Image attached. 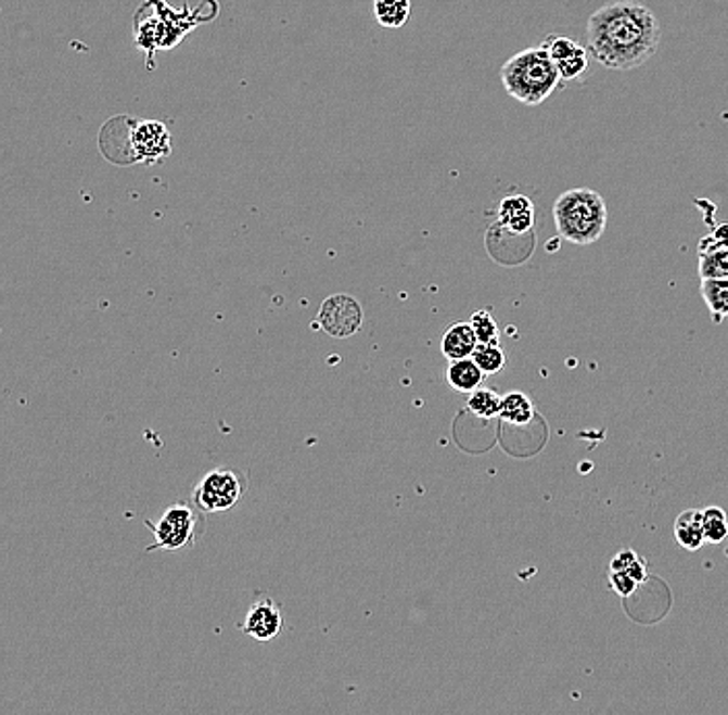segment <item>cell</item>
<instances>
[{"label":"cell","instance_id":"obj_1","mask_svg":"<svg viewBox=\"0 0 728 715\" xmlns=\"http://www.w3.org/2000/svg\"><path fill=\"white\" fill-rule=\"evenodd\" d=\"M659 17L640 2H606L588 17L586 48L596 61L611 71H636L661 48Z\"/></svg>","mask_w":728,"mask_h":715},{"label":"cell","instance_id":"obj_2","mask_svg":"<svg viewBox=\"0 0 728 715\" xmlns=\"http://www.w3.org/2000/svg\"><path fill=\"white\" fill-rule=\"evenodd\" d=\"M499 77L509 98L524 106H540L561 86V75L542 43L529 46L509 56L499 71Z\"/></svg>","mask_w":728,"mask_h":715},{"label":"cell","instance_id":"obj_3","mask_svg":"<svg viewBox=\"0 0 728 715\" xmlns=\"http://www.w3.org/2000/svg\"><path fill=\"white\" fill-rule=\"evenodd\" d=\"M552 216L559 237L577 246L595 244L606 230V203L592 189H570L557 196Z\"/></svg>","mask_w":728,"mask_h":715},{"label":"cell","instance_id":"obj_4","mask_svg":"<svg viewBox=\"0 0 728 715\" xmlns=\"http://www.w3.org/2000/svg\"><path fill=\"white\" fill-rule=\"evenodd\" d=\"M197 513L187 505H173L168 507L162 518L157 521H145V525L154 532L155 542L148 548V552L154 550H168L178 552L195 544L197 538Z\"/></svg>","mask_w":728,"mask_h":715},{"label":"cell","instance_id":"obj_5","mask_svg":"<svg viewBox=\"0 0 728 715\" xmlns=\"http://www.w3.org/2000/svg\"><path fill=\"white\" fill-rule=\"evenodd\" d=\"M246 480L234 470H212L201 477L193 502L205 513H221L230 511L243 499Z\"/></svg>","mask_w":728,"mask_h":715},{"label":"cell","instance_id":"obj_6","mask_svg":"<svg viewBox=\"0 0 728 715\" xmlns=\"http://www.w3.org/2000/svg\"><path fill=\"white\" fill-rule=\"evenodd\" d=\"M362 306L348 294H333L321 304L317 325L331 337H353L362 327Z\"/></svg>","mask_w":728,"mask_h":715},{"label":"cell","instance_id":"obj_7","mask_svg":"<svg viewBox=\"0 0 728 715\" xmlns=\"http://www.w3.org/2000/svg\"><path fill=\"white\" fill-rule=\"evenodd\" d=\"M542 48L549 52L552 65L559 71L561 81H577L588 73V48L575 42L574 38L551 34L542 40Z\"/></svg>","mask_w":728,"mask_h":715},{"label":"cell","instance_id":"obj_8","mask_svg":"<svg viewBox=\"0 0 728 715\" xmlns=\"http://www.w3.org/2000/svg\"><path fill=\"white\" fill-rule=\"evenodd\" d=\"M131 152L135 162L155 164L170 155V132L155 120H135L131 129Z\"/></svg>","mask_w":728,"mask_h":715},{"label":"cell","instance_id":"obj_9","mask_svg":"<svg viewBox=\"0 0 728 715\" xmlns=\"http://www.w3.org/2000/svg\"><path fill=\"white\" fill-rule=\"evenodd\" d=\"M241 629L255 641H271L284 630V614L271 598H261L248 608Z\"/></svg>","mask_w":728,"mask_h":715},{"label":"cell","instance_id":"obj_10","mask_svg":"<svg viewBox=\"0 0 728 715\" xmlns=\"http://www.w3.org/2000/svg\"><path fill=\"white\" fill-rule=\"evenodd\" d=\"M499 226L511 237H526L534 230V205L528 196L511 195L499 205Z\"/></svg>","mask_w":728,"mask_h":715},{"label":"cell","instance_id":"obj_11","mask_svg":"<svg viewBox=\"0 0 728 715\" xmlns=\"http://www.w3.org/2000/svg\"><path fill=\"white\" fill-rule=\"evenodd\" d=\"M673 534H675V540L681 548L689 550V552H698L706 544L704 511L687 509L684 513H679L677 520H675V525H673Z\"/></svg>","mask_w":728,"mask_h":715},{"label":"cell","instance_id":"obj_12","mask_svg":"<svg viewBox=\"0 0 728 715\" xmlns=\"http://www.w3.org/2000/svg\"><path fill=\"white\" fill-rule=\"evenodd\" d=\"M478 347V337L470 323H454L443 333L442 352L449 360L472 358Z\"/></svg>","mask_w":728,"mask_h":715},{"label":"cell","instance_id":"obj_13","mask_svg":"<svg viewBox=\"0 0 728 715\" xmlns=\"http://www.w3.org/2000/svg\"><path fill=\"white\" fill-rule=\"evenodd\" d=\"M485 376V372L472 358L449 360V367L445 370L447 385L451 390L458 391V393H474V391L481 390Z\"/></svg>","mask_w":728,"mask_h":715},{"label":"cell","instance_id":"obj_14","mask_svg":"<svg viewBox=\"0 0 728 715\" xmlns=\"http://www.w3.org/2000/svg\"><path fill=\"white\" fill-rule=\"evenodd\" d=\"M499 418L506 420L509 424L515 426H526L534 418V406L529 401L528 395L522 391H509L501 397V412Z\"/></svg>","mask_w":728,"mask_h":715},{"label":"cell","instance_id":"obj_15","mask_svg":"<svg viewBox=\"0 0 728 715\" xmlns=\"http://www.w3.org/2000/svg\"><path fill=\"white\" fill-rule=\"evenodd\" d=\"M375 20L385 29H399L408 22L412 2L410 0H373Z\"/></svg>","mask_w":728,"mask_h":715},{"label":"cell","instance_id":"obj_16","mask_svg":"<svg viewBox=\"0 0 728 715\" xmlns=\"http://www.w3.org/2000/svg\"><path fill=\"white\" fill-rule=\"evenodd\" d=\"M702 298L706 303L714 323H720L728 317V280H702Z\"/></svg>","mask_w":728,"mask_h":715},{"label":"cell","instance_id":"obj_17","mask_svg":"<svg viewBox=\"0 0 728 715\" xmlns=\"http://www.w3.org/2000/svg\"><path fill=\"white\" fill-rule=\"evenodd\" d=\"M698 255L700 280H728V248H712Z\"/></svg>","mask_w":728,"mask_h":715},{"label":"cell","instance_id":"obj_18","mask_svg":"<svg viewBox=\"0 0 728 715\" xmlns=\"http://www.w3.org/2000/svg\"><path fill=\"white\" fill-rule=\"evenodd\" d=\"M468 412L481 420H493L501 412V397L493 390H476L468 399Z\"/></svg>","mask_w":728,"mask_h":715},{"label":"cell","instance_id":"obj_19","mask_svg":"<svg viewBox=\"0 0 728 715\" xmlns=\"http://www.w3.org/2000/svg\"><path fill=\"white\" fill-rule=\"evenodd\" d=\"M472 360L481 367L486 376L501 372L508 362L506 352L499 344H478L476 352L472 354Z\"/></svg>","mask_w":728,"mask_h":715},{"label":"cell","instance_id":"obj_20","mask_svg":"<svg viewBox=\"0 0 728 715\" xmlns=\"http://www.w3.org/2000/svg\"><path fill=\"white\" fill-rule=\"evenodd\" d=\"M704 511V536L707 544H723L728 538V518L723 507H706Z\"/></svg>","mask_w":728,"mask_h":715},{"label":"cell","instance_id":"obj_21","mask_svg":"<svg viewBox=\"0 0 728 715\" xmlns=\"http://www.w3.org/2000/svg\"><path fill=\"white\" fill-rule=\"evenodd\" d=\"M611 571L625 573V575H629L638 584L646 582V577H648L646 561H641L640 554L634 552V550H621L618 554H615V559L611 561Z\"/></svg>","mask_w":728,"mask_h":715},{"label":"cell","instance_id":"obj_22","mask_svg":"<svg viewBox=\"0 0 728 715\" xmlns=\"http://www.w3.org/2000/svg\"><path fill=\"white\" fill-rule=\"evenodd\" d=\"M470 325L478 337V344H497L499 342V325L488 310L474 312L472 319H470Z\"/></svg>","mask_w":728,"mask_h":715},{"label":"cell","instance_id":"obj_23","mask_svg":"<svg viewBox=\"0 0 728 715\" xmlns=\"http://www.w3.org/2000/svg\"><path fill=\"white\" fill-rule=\"evenodd\" d=\"M609 582H611V587L617 591L621 598H627L636 591V587L640 586L638 582H634L629 575L625 573H618V571H611L609 573Z\"/></svg>","mask_w":728,"mask_h":715},{"label":"cell","instance_id":"obj_24","mask_svg":"<svg viewBox=\"0 0 728 715\" xmlns=\"http://www.w3.org/2000/svg\"><path fill=\"white\" fill-rule=\"evenodd\" d=\"M712 248H728V224L718 226L710 237L700 242L698 253L702 251H712Z\"/></svg>","mask_w":728,"mask_h":715}]
</instances>
